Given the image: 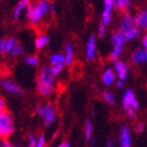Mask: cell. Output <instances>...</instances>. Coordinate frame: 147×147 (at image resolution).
<instances>
[{
    "label": "cell",
    "mask_w": 147,
    "mask_h": 147,
    "mask_svg": "<svg viewBox=\"0 0 147 147\" xmlns=\"http://www.w3.org/2000/svg\"><path fill=\"white\" fill-rule=\"evenodd\" d=\"M113 9H116L119 12H125L130 9L132 0H113Z\"/></svg>",
    "instance_id": "obj_18"
},
{
    "label": "cell",
    "mask_w": 147,
    "mask_h": 147,
    "mask_svg": "<svg viewBox=\"0 0 147 147\" xmlns=\"http://www.w3.org/2000/svg\"><path fill=\"white\" fill-rule=\"evenodd\" d=\"M113 84H116V86L118 87V88H122V87H124V81H122V80L116 79V81H115Z\"/></svg>",
    "instance_id": "obj_33"
},
{
    "label": "cell",
    "mask_w": 147,
    "mask_h": 147,
    "mask_svg": "<svg viewBox=\"0 0 147 147\" xmlns=\"http://www.w3.org/2000/svg\"><path fill=\"white\" fill-rule=\"evenodd\" d=\"M64 63L65 65H71L74 62V57H75V52H74V47L71 43H67L65 46L64 51Z\"/></svg>",
    "instance_id": "obj_17"
},
{
    "label": "cell",
    "mask_w": 147,
    "mask_h": 147,
    "mask_svg": "<svg viewBox=\"0 0 147 147\" xmlns=\"http://www.w3.org/2000/svg\"><path fill=\"white\" fill-rule=\"evenodd\" d=\"M113 71H115V75H116V78L119 80H122L125 82L127 78H128L129 71H130V66H129L125 61H122V60H116L113 61Z\"/></svg>",
    "instance_id": "obj_9"
},
{
    "label": "cell",
    "mask_w": 147,
    "mask_h": 147,
    "mask_svg": "<svg viewBox=\"0 0 147 147\" xmlns=\"http://www.w3.org/2000/svg\"><path fill=\"white\" fill-rule=\"evenodd\" d=\"M35 111L38 116H40L43 119V122H44L45 126H51L57 120V113H56L55 108L52 104L47 103V104L38 105Z\"/></svg>",
    "instance_id": "obj_7"
},
{
    "label": "cell",
    "mask_w": 147,
    "mask_h": 147,
    "mask_svg": "<svg viewBox=\"0 0 147 147\" xmlns=\"http://www.w3.org/2000/svg\"><path fill=\"white\" fill-rule=\"evenodd\" d=\"M0 113H1V111H0Z\"/></svg>",
    "instance_id": "obj_39"
},
{
    "label": "cell",
    "mask_w": 147,
    "mask_h": 147,
    "mask_svg": "<svg viewBox=\"0 0 147 147\" xmlns=\"http://www.w3.org/2000/svg\"><path fill=\"white\" fill-rule=\"evenodd\" d=\"M0 86L5 90L7 94L14 96H18L22 94V88L11 79H2L0 81Z\"/></svg>",
    "instance_id": "obj_11"
},
{
    "label": "cell",
    "mask_w": 147,
    "mask_h": 147,
    "mask_svg": "<svg viewBox=\"0 0 147 147\" xmlns=\"http://www.w3.org/2000/svg\"><path fill=\"white\" fill-rule=\"evenodd\" d=\"M103 9L107 12L113 13V0H103Z\"/></svg>",
    "instance_id": "obj_27"
},
{
    "label": "cell",
    "mask_w": 147,
    "mask_h": 147,
    "mask_svg": "<svg viewBox=\"0 0 147 147\" xmlns=\"http://www.w3.org/2000/svg\"><path fill=\"white\" fill-rule=\"evenodd\" d=\"M5 108V102L2 98H0V111H3Z\"/></svg>",
    "instance_id": "obj_35"
},
{
    "label": "cell",
    "mask_w": 147,
    "mask_h": 147,
    "mask_svg": "<svg viewBox=\"0 0 147 147\" xmlns=\"http://www.w3.org/2000/svg\"><path fill=\"white\" fill-rule=\"evenodd\" d=\"M49 0H38L34 4H30L26 11V17L32 25H38L42 22L47 14L49 13L51 6Z\"/></svg>",
    "instance_id": "obj_1"
},
{
    "label": "cell",
    "mask_w": 147,
    "mask_h": 147,
    "mask_svg": "<svg viewBox=\"0 0 147 147\" xmlns=\"http://www.w3.org/2000/svg\"><path fill=\"white\" fill-rule=\"evenodd\" d=\"M102 97H103V99H104V101L106 102V103H108V104L113 105L115 103H116V96H115L113 92H109V90H105V92H103Z\"/></svg>",
    "instance_id": "obj_22"
},
{
    "label": "cell",
    "mask_w": 147,
    "mask_h": 147,
    "mask_svg": "<svg viewBox=\"0 0 147 147\" xmlns=\"http://www.w3.org/2000/svg\"><path fill=\"white\" fill-rule=\"evenodd\" d=\"M119 31L125 36L127 41H132L139 38L142 32L140 28H137L134 20V16H131L130 14H125L120 20Z\"/></svg>",
    "instance_id": "obj_3"
},
{
    "label": "cell",
    "mask_w": 147,
    "mask_h": 147,
    "mask_svg": "<svg viewBox=\"0 0 147 147\" xmlns=\"http://www.w3.org/2000/svg\"><path fill=\"white\" fill-rule=\"evenodd\" d=\"M141 44H142V47H143V49H147V35L142 37Z\"/></svg>",
    "instance_id": "obj_34"
},
{
    "label": "cell",
    "mask_w": 147,
    "mask_h": 147,
    "mask_svg": "<svg viewBox=\"0 0 147 147\" xmlns=\"http://www.w3.org/2000/svg\"><path fill=\"white\" fill-rule=\"evenodd\" d=\"M63 67H64V64H54L49 66V71H51L53 76L57 77L59 74H61V71H63Z\"/></svg>",
    "instance_id": "obj_24"
},
{
    "label": "cell",
    "mask_w": 147,
    "mask_h": 147,
    "mask_svg": "<svg viewBox=\"0 0 147 147\" xmlns=\"http://www.w3.org/2000/svg\"><path fill=\"white\" fill-rule=\"evenodd\" d=\"M130 61L134 64L140 65L144 64L147 62V51L146 49H138L134 51V53L130 56Z\"/></svg>",
    "instance_id": "obj_13"
},
{
    "label": "cell",
    "mask_w": 147,
    "mask_h": 147,
    "mask_svg": "<svg viewBox=\"0 0 147 147\" xmlns=\"http://www.w3.org/2000/svg\"><path fill=\"white\" fill-rule=\"evenodd\" d=\"M116 79V75H115V71H113V68H106L102 74V83L105 86H111L115 83Z\"/></svg>",
    "instance_id": "obj_15"
},
{
    "label": "cell",
    "mask_w": 147,
    "mask_h": 147,
    "mask_svg": "<svg viewBox=\"0 0 147 147\" xmlns=\"http://www.w3.org/2000/svg\"><path fill=\"white\" fill-rule=\"evenodd\" d=\"M144 129H145V124L144 123H142V122H139L136 124L135 126V130L138 134H142V132L144 131Z\"/></svg>",
    "instance_id": "obj_31"
},
{
    "label": "cell",
    "mask_w": 147,
    "mask_h": 147,
    "mask_svg": "<svg viewBox=\"0 0 147 147\" xmlns=\"http://www.w3.org/2000/svg\"><path fill=\"white\" fill-rule=\"evenodd\" d=\"M55 76H53L49 66H43L37 78V90L41 96L49 97L55 90Z\"/></svg>",
    "instance_id": "obj_2"
},
{
    "label": "cell",
    "mask_w": 147,
    "mask_h": 147,
    "mask_svg": "<svg viewBox=\"0 0 147 147\" xmlns=\"http://www.w3.org/2000/svg\"><path fill=\"white\" fill-rule=\"evenodd\" d=\"M106 32H107V28H106V25H104L103 23H100L98 25V30H97V33H98V36L100 38H104L106 36Z\"/></svg>",
    "instance_id": "obj_26"
},
{
    "label": "cell",
    "mask_w": 147,
    "mask_h": 147,
    "mask_svg": "<svg viewBox=\"0 0 147 147\" xmlns=\"http://www.w3.org/2000/svg\"><path fill=\"white\" fill-rule=\"evenodd\" d=\"M36 140H37V137L35 135L28 136V142L26 147H36Z\"/></svg>",
    "instance_id": "obj_29"
},
{
    "label": "cell",
    "mask_w": 147,
    "mask_h": 147,
    "mask_svg": "<svg viewBox=\"0 0 147 147\" xmlns=\"http://www.w3.org/2000/svg\"><path fill=\"white\" fill-rule=\"evenodd\" d=\"M4 54H7L12 57H19V56L24 54V49L21 44H19L18 41L14 37H11V38L5 40Z\"/></svg>",
    "instance_id": "obj_8"
},
{
    "label": "cell",
    "mask_w": 147,
    "mask_h": 147,
    "mask_svg": "<svg viewBox=\"0 0 147 147\" xmlns=\"http://www.w3.org/2000/svg\"><path fill=\"white\" fill-rule=\"evenodd\" d=\"M31 1L32 0H19V2L17 3V5H16L15 9H14V12H13V17H14L15 20H18V19L20 18L22 12H23L25 9H28V5L31 4Z\"/></svg>",
    "instance_id": "obj_16"
},
{
    "label": "cell",
    "mask_w": 147,
    "mask_h": 147,
    "mask_svg": "<svg viewBox=\"0 0 147 147\" xmlns=\"http://www.w3.org/2000/svg\"><path fill=\"white\" fill-rule=\"evenodd\" d=\"M86 59L89 61H94L98 57V49H97V39L95 35H90L87 39L85 47Z\"/></svg>",
    "instance_id": "obj_10"
},
{
    "label": "cell",
    "mask_w": 147,
    "mask_h": 147,
    "mask_svg": "<svg viewBox=\"0 0 147 147\" xmlns=\"http://www.w3.org/2000/svg\"><path fill=\"white\" fill-rule=\"evenodd\" d=\"M120 147H131L132 139H131V131L127 125H123L120 129Z\"/></svg>",
    "instance_id": "obj_12"
},
{
    "label": "cell",
    "mask_w": 147,
    "mask_h": 147,
    "mask_svg": "<svg viewBox=\"0 0 147 147\" xmlns=\"http://www.w3.org/2000/svg\"><path fill=\"white\" fill-rule=\"evenodd\" d=\"M113 146H115V142H113V140L107 141V147H113Z\"/></svg>",
    "instance_id": "obj_37"
},
{
    "label": "cell",
    "mask_w": 147,
    "mask_h": 147,
    "mask_svg": "<svg viewBox=\"0 0 147 147\" xmlns=\"http://www.w3.org/2000/svg\"><path fill=\"white\" fill-rule=\"evenodd\" d=\"M58 147H71V144H69V142L65 141V142H62L61 144H59Z\"/></svg>",
    "instance_id": "obj_36"
},
{
    "label": "cell",
    "mask_w": 147,
    "mask_h": 147,
    "mask_svg": "<svg viewBox=\"0 0 147 147\" xmlns=\"http://www.w3.org/2000/svg\"><path fill=\"white\" fill-rule=\"evenodd\" d=\"M134 20L137 25V28H140L141 31H145L147 28V11L146 9H142L138 12L134 16Z\"/></svg>",
    "instance_id": "obj_14"
},
{
    "label": "cell",
    "mask_w": 147,
    "mask_h": 147,
    "mask_svg": "<svg viewBox=\"0 0 147 147\" xmlns=\"http://www.w3.org/2000/svg\"><path fill=\"white\" fill-rule=\"evenodd\" d=\"M92 135H94V126L90 120H86L85 125H84V137L86 142L92 141Z\"/></svg>",
    "instance_id": "obj_20"
},
{
    "label": "cell",
    "mask_w": 147,
    "mask_h": 147,
    "mask_svg": "<svg viewBox=\"0 0 147 147\" xmlns=\"http://www.w3.org/2000/svg\"><path fill=\"white\" fill-rule=\"evenodd\" d=\"M122 104L123 108L125 110L126 115L130 120H134L136 118L137 111L140 108V104L137 97H136L134 90L130 88L126 89L122 97Z\"/></svg>",
    "instance_id": "obj_4"
},
{
    "label": "cell",
    "mask_w": 147,
    "mask_h": 147,
    "mask_svg": "<svg viewBox=\"0 0 147 147\" xmlns=\"http://www.w3.org/2000/svg\"><path fill=\"white\" fill-rule=\"evenodd\" d=\"M46 145V139L43 135L37 137L36 140V147H45Z\"/></svg>",
    "instance_id": "obj_28"
},
{
    "label": "cell",
    "mask_w": 147,
    "mask_h": 147,
    "mask_svg": "<svg viewBox=\"0 0 147 147\" xmlns=\"http://www.w3.org/2000/svg\"><path fill=\"white\" fill-rule=\"evenodd\" d=\"M49 63H51V65H54V64H64L65 65L63 54L57 53V54L51 55V57H49Z\"/></svg>",
    "instance_id": "obj_21"
},
{
    "label": "cell",
    "mask_w": 147,
    "mask_h": 147,
    "mask_svg": "<svg viewBox=\"0 0 147 147\" xmlns=\"http://www.w3.org/2000/svg\"><path fill=\"white\" fill-rule=\"evenodd\" d=\"M4 49H5V39L0 38V56L4 54Z\"/></svg>",
    "instance_id": "obj_32"
},
{
    "label": "cell",
    "mask_w": 147,
    "mask_h": 147,
    "mask_svg": "<svg viewBox=\"0 0 147 147\" xmlns=\"http://www.w3.org/2000/svg\"><path fill=\"white\" fill-rule=\"evenodd\" d=\"M110 42L113 44V49L110 52V59L113 61H116L118 59H120L121 55L123 54L124 47H125V43L127 42L125 36L121 33L120 31H117L113 33L111 37H110Z\"/></svg>",
    "instance_id": "obj_5"
},
{
    "label": "cell",
    "mask_w": 147,
    "mask_h": 147,
    "mask_svg": "<svg viewBox=\"0 0 147 147\" xmlns=\"http://www.w3.org/2000/svg\"><path fill=\"white\" fill-rule=\"evenodd\" d=\"M49 44V37L45 34H41L35 40V46L37 49H42Z\"/></svg>",
    "instance_id": "obj_19"
},
{
    "label": "cell",
    "mask_w": 147,
    "mask_h": 147,
    "mask_svg": "<svg viewBox=\"0 0 147 147\" xmlns=\"http://www.w3.org/2000/svg\"><path fill=\"white\" fill-rule=\"evenodd\" d=\"M0 147H14V145L5 138H0Z\"/></svg>",
    "instance_id": "obj_30"
},
{
    "label": "cell",
    "mask_w": 147,
    "mask_h": 147,
    "mask_svg": "<svg viewBox=\"0 0 147 147\" xmlns=\"http://www.w3.org/2000/svg\"><path fill=\"white\" fill-rule=\"evenodd\" d=\"M15 130V122L12 115L5 110L0 113V138L7 139Z\"/></svg>",
    "instance_id": "obj_6"
},
{
    "label": "cell",
    "mask_w": 147,
    "mask_h": 147,
    "mask_svg": "<svg viewBox=\"0 0 147 147\" xmlns=\"http://www.w3.org/2000/svg\"><path fill=\"white\" fill-rule=\"evenodd\" d=\"M24 61H25V63L28 65H30V66H37V65L39 64V58L34 55L28 56V57L24 59Z\"/></svg>",
    "instance_id": "obj_25"
},
{
    "label": "cell",
    "mask_w": 147,
    "mask_h": 147,
    "mask_svg": "<svg viewBox=\"0 0 147 147\" xmlns=\"http://www.w3.org/2000/svg\"><path fill=\"white\" fill-rule=\"evenodd\" d=\"M111 20H113V13L103 9V12L101 14V23L107 26L111 23Z\"/></svg>",
    "instance_id": "obj_23"
},
{
    "label": "cell",
    "mask_w": 147,
    "mask_h": 147,
    "mask_svg": "<svg viewBox=\"0 0 147 147\" xmlns=\"http://www.w3.org/2000/svg\"><path fill=\"white\" fill-rule=\"evenodd\" d=\"M17 147H22V146H17Z\"/></svg>",
    "instance_id": "obj_38"
}]
</instances>
